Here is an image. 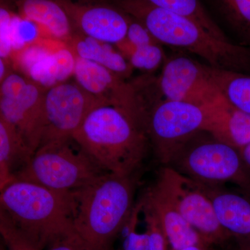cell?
<instances>
[{
    "label": "cell",
    "instance_id": "obj_1",
    "mask_svg": "<svg viewBox=\"0 0 250 250\" xmlns=\"http://www.w3.org/2000/svg\"><path fill=\"white\" fill-rule=\"evenodd\" d=\"M73 139L100 168L123 177L135 176L149 143L142 120L108 105L90 112Z\"/></svg>",
    "mask_w": 250,
    "mask_h": 250
},
{
    "label": "cell",
    "instance_id": "obj_2",
    "mask_svg": "<svg viewBox=\"0 0 250 250\" xmlns=\"http://www.w3.org/2000/svg\"><path fill=\"white\" fill-rule=\"evenodd\" d=\"M136 183L134 176L106 172L72 192L74 229L77 238L88 249H114L136 205Z\"/></svg>",
    "mask_w": 250,
    "mask_h": 250
},
{
    "label": "cell",
    "instance_id": "obj_3",
    "mask_svg": "<svg viewBox=\"0 0 250 250\" xmlns=\"http://www.w3.org/2000/svg\"><path fill=\"white\" fill-rule=\"evenodd\" d=\"M1 211L40 249L78 238L74 229L72 192H59L16 180L1 190Z\"/></svg>",
    "mask_w": 250,
    "mask_h": 250
},
{
    "label": "cell",
    "instance_id": "obj_4",
    "mask_svg": "<svg viewBox=\"0 0 250 250\" xmlns=\"http://www.w3.org/2000/svg\"><path fill=\"white\" fill-rule=\"evenodd\" d=\"M119 5L142 23L156 41L196 54L213 68L250 70V49L218 40L187 18L150 1H124Z\"/></svg>",
    "mask_w": 250,
    "mask_h": 250
},
{
    "label": "cell",
    "instance_id": "obj_5",
    "mask_svg": "<svg viewBox=\"0 0 250 250\" xmlns=\"http://www.w3.org/2000/svg\"><path fill=\"white\" fill-rule=\"evenodd\" d=\"M106 173L70 139L41 146L18 172L16 180L59 192L78 190Z\"/></svg>",
    "mask_w": 250,
    "mask_h": 250
},
{
    "label": "cell",
    "instance_id": "obj_6",
    "mask_svg": "<svg viewBox=\"0 0 250 250\" xmlns=\"http://www.w3.org/2000/svg\"><path fill=\"white\" fill-rule=\"evenodd\" d=\"M200 134L179 148L166 166L201 185L223 187L231 183L244 195H250V179L238 149L210 134L209 138L198 139Z\"/></svg>",
    "mask_w": 250,
    "mask_h": 250
},
{
    "label": "cell",
    "instance_id": "obj_7",
    "mask_svg": "<svg viewBox=\"0 0 250 250\" xmlns=\"http://www.w3.org/2000/svg\"><path fill=\"white\" fill-rule=\"evenodd\" d=\"M214 104L201 106L166 99L149 106L146 130L161 164L167 166L174 153L193 136L211 134Z\"/></svg>",
    "mask_w": 250,
    "mask_h": 250
},
{
    "label": "cell",
    "instance_id": "obj_8",
    "mask_svg": "<svg viewBox=\"0 0 250 250\" xmlns=\"http://www.w3.org/2000/svg\"><path fill=\"white\" fill-rule=\"evenodd\" d=\"M152 188L175 207L208 247L232 238L219 223L211 201L196 182L164 166Z\"/></svg>",
    "mask_w": 250,
    "mask_h": 250
},
{
    "label": "cell",
    "instance_id": "obj_9",
    "mask_svg": "<svg viewBox=\"0 0 250 250\" xmlns=\"http://www.w3.org/2000/svg\"><path fill=\"white\" fill-rule=\"evenodd\" d=\"M106 104L77 82H65L47 90L44 99L43 131L39 147L73 139L90 112Z\"/></svg>",
    "mask_w": 250,
    "mask_h": 250
},
{
    "label": "cell",
    "instance_id": "obj_10",
    "mask_svg": "<svg viewBox=\"0 0 250 250\" xmlns=\"http://www.w3.org/2000/svg\"><path fill=\"white\" fill-rule=\"evenodd\" d=\"M158 83L166 100L208 106L223 98L210 77L208 65L187 57L167 61Z\"/></svg>",
    "mask_w": 250,
    "mask_h": 250
},
{
    "label": "cell",
    "instance_id": "obj_11",
    "mask_svg": "<svg viewBox=\"0 0 250 250\" xmlns=\"http://www.w3.org/2000/svg\"><path fill=\"white\" fill-rule=\"evenodd\" d=\"M74 75L82 88L105 104L144 119L142 93L136 85L126 83L122 77L103 65L77 57Z\"/></svg>",
    "mask_w": 250,
    "mask_h": 250
},
{
    "label": "cell",
    "instance_id": "obj_12",
    "mask_svg": "<svg viewBox=\"0 0 250 250\" xmlns=\"http://www.w3.org/2000/svg\"><path fill=\"white\" fill-rule=\"evenodd\" d=\"M46 91L29 80L17 93L0 98V118L19 131L34 154L42 139Z\"/></svg>",
    "mask_w": 250,
    "mask_h": 250
},
{
    "label": "cell",
    "instance_id": "obj_13",
    "mask_svg": "<svg viewBox=\"0 0 250 250\" xmlns=\"http://www.w3.org/2000/svg\"><path fill=\"white\" fill-rule=\"evenodd\" d=\"M59 3L83 35L110 44L126 39L129 21L120 10L108 5Z\"/></svg>",
    "mask_w": 250,
    "mask_h": 250
},
{
    "label": "cell",
    "instance_id": "obj_14",
    "mask_svg": "<svg viewBox=\"0 0 250 250\" xmlns=\"http://www.w3.org/2000/svg\"><path fill=\"white\" fill-rule=\"evenodd\" d=\"M199 185L211 201L224 229L238 243H250V199L222 187Z\"/></svg>",
    "mask_w": 250,
    "mask_h": 250
},
{
    "label": "cell",
    "instance_id": "obj_15",
    "mask_svg": "<svg viewBox=\"0 0 250 250\" xmlns=\"http://www.w3.org/2000/svg\"><path fill=\"white\" fill-rule=\"evenodd\" d=\"M142 201L159 220L171 250L196 246L208 247L175 207L153 188L143 197Z\"/></svg>",
    "mask_w": 250,
    "mask_h": 250
},
{
    "label": "cell",
    "instance_id": "obj_16",
    "mask_svg": "<svg viewBox=\"0 0 250 250\" xmlns=\"http://www.w3.org/2000/svg\"><path fill=\"white\" fill-rule=\"evenodd\" d=\"M113 250H168L169 245L159 220L142 200L135 205Z\"/></svg>",
    "mask_w": 250,
    "mask_h": 250
},
{
    "label": "cell",
    "instance_id": "obj_17",
    "mask_svg": "<svg viewBox=\"0 0 250 250\" xmlns=\"http://www.w3.org/2000/svg\"><path fill=\"white\" fill-rule=\"evenodd\" d=\"M34 153L13 125L0 118V189L16 180Z\"/></svg>",
    "mask_w": 250,
    "mask_h": 250
},
{
    "label": "cell",
    "instance_id": "obj_18",
    "mask_svg": "<svg viewBox=\"0 0 250 250\" xmlns=\"http://www.w3.org/2000/svg\"><path fill=\"white\" fill-rule=\"evenodd\" d=\"M210 135L239 150L250 144V115L234 107L223 97L214 105Z\"/></svg>",
    "mask_w": 250,
    "mask_h": 250
},
{
    "label": "cell",
    "instance_id": "obj_19",
    "mask_svg": "<svg viewBox=\"0 0 250 250\" xmlns=\"http://www.w3.org/2000/svg\"><path fill=\"white\" fill-rule=\"evenodd\" d=\"M23 18L45 28L56 39L71 40L72 22L59 2L49 0H26L21 3Z\"/></svg>",
    "mask_w": 250,
    "mask_h": 250
},
{
    "label": "cell",
    "instance_id": "obj_20",
    "mask_svg": "<svg viewBox=\"0 0 250 250\" xmlns=\"http://www.w3.org/2000/svg\"><path fill=\"white\" fill-rule=\"evenodd\" d=\"M76 56L71 49L52 50L39 59L26 72L27 77L36 84L48 90L65 83L74 75Z\"/></svg>",
    "mask_w": 250,
    "mask_h": 250
},
{
    "label": "cell",
    "instance_id": "obj_21",
    "mask_svg": "<svg viewBox=\"0 0 250 250\" xmlns=\"http://www.w3.org/2000/svg\"><path fill=\"white\" fill-rule=\"evenodd\" d=\"M70 41L76 57L96 62L121 77L129 73V64L111 44L84 35L73 36Z\"/></svg>",
    "mask_w": 250,
    "mask_h": 250
},
{
    "label": "cell",
    "instance_id": "obj_22",
    "mask_svg": "<svg viewBox=\"0 0 250 250\" xmlns=\"http://www.w3.org/2000/svg\"><path fill=\"white\" fill-rule=\"evenodd\" d=\"M208 70L224 98L234 107L250 115V75L208 65Z\"/></svg>",
    "mask_w": 250,
    "mask_h": 250
},
{
    "label": "cell",
    "instance_id": "obj_23",
    "mask_svg": "<svg viewBox=\"0 0 250 250\" xmlns=\"http://www.w3.org/2000/svg\"><path fill=\"white\" fill-rule=\"evenodd\" d=\"M152 4L164 8L191 21L202 30L218 40L229 42L222 29L213 21L202 6L195 0H150Z\"/></svg>",
    "mask_w": 250,
    "mask_h": 250
},
{
    "label": "cell",
    "instance_id": "obj_24",
    "mask_svg": "<svg viewBox=\"0 0 250 250\" xmlns=\"http://www.w3.org/2000/svg\"><path fill=\"white\" fill-rule=\"evenodd\" d=\"M214 4L230 25L250 41V0H221Z\"/></svg>",
    "mask_w": 250,
    "mask_h": 250
},
{
    "label": "cell",
    "instance_id": "obj_25",
    "mask_svg": "<svg viewBox=\"0 0 250 250\" xmlns=\"http://www.w3.org/2000/svg\"><path fill=\"white\" fill-rule=\"evenodd\" d=\"M39 35V26L24 18L13 15L11 23V40L13 51H20L35 43Z\"/></svg>",
    "mask_w": 250,
    "mask_h": 250
},
{
    "label": "cell",
    "instance_id": "obj_26",
    "mask_svg": "<svg viewBox=\"0 0 250 250\" xmlns=\"http://www.w3.org/2000/svg\"><path fill=\"white\" fill-rule=\"evenodd\" d=\"M162 60V49L156 43L136 47L130 57L132 66L146 70H154L160 65Z\"/></svg>",
    "mask_w": 250,
    "mask_h": 250
},
{
    "label": "cell",
    "instance_id": "obj_27",
    "mask_svg": "<svg viewBox=\"0 0 250 250\" xmlns=\"http://www.w3.org/2000/svg\"><path fill=\"white\" fill-rule=\"evenodd\" d=\"M12 16L5 8L0 9V57L4 60L13 51L11 40Z\"/></svg>",
    "mask_w": 250,
    "mask_h": 250
},
{
    "label": "cell",
    "instance_id": "obj_28",
    "mask_svg": "<svg viewBox=\"0 0 250 250\" xmlns=\"http://www.w3.org/2000/svg\"><path fill=\"white\" fill-rule=\"evenodd\" d=\"M126 39L134 46L135 48L149 44L156 43L154 41H157L147 30V28L139 21H129Z\"/></svg>",
    "mask_w": 250,
    "mask_h": 250
},
{
    "label": "cell",
    "instance_id": "obj_29",
    "mask_svg": "<svg viewBox=\"0 0 250 250\" xmlns=\"http://www.w3.org/2000/svg\"><path fill=\"white\" fill-rule=\"evenodd\" d=\"M45 250H90L79 238H67L55 242Z\"/></svg>",
    "mask_w": 250,
    "mask_h": 250
},
{
    "label": "cell",
    "instance_id": "obj_30",
    "mask_svg": "<svg viewBox=\"0 0 250 250\" xmlns=\"http://www.w3.org/2000/svg\"><path fill=\"white\" fill-rule=\"evenodd\" d=\"M238 151H239L240 155H241L243 167H244L245 170H246V173L250 179V144L241 148Z\"/></svg>",
    "mask_w": 250,
    "mask_h": 250
},
{
    "label": "cell",
    "instance_id": "obj_31",
    "mask_svg": "<svg viewBox=\"0 0 250 250\" xmlns=\"http://www.w3.org/2000/svg\"><path fill=\"white\" fill-rule=\"evenodd\" d=\"M6 70L4 60L1 59H0V80L1 82L6 77Z\"/></svg>",
    "mask_w": 250,
    "mask_h": 250
},
{
    "label": "cell",
    "instance_id": "obj_32",
    "mask_svg": "<svg viewBox=\"0 0 250 250\" xmlns=\"http://www.w3.org/2000/svg\"><path fill=\"white\" fill-rule=\"evenodd\" d=\"M208 247L205 246H196L188 247V248H184V249L180 250H208Z\"/></svg>",
    "mask_w": 250,
    "mask_h": 250
},
{
    "label": "cell",
    "instance_id": "obj_33",
    "mask_svg": "<svg viewBox=\"0 0 250 250\" xmlns=\"http://www.w3.org/2000/svg\"><path fill=\"white\" fill-rule=\"evenodd\" d=\"M238 248L237 250H250V243H238Z\"/></svg>",
    "mask_w": 250,
    "mask_h": 250
},
{
    "label": "cell",
    "instance_id": "obj_34",
    "mask_svg": "<svg viewBox=\"0 0 250 250\" xmlns=\"http://www.w3.org/2000/svg\"><path fill=\"white\" fill-rule=\"evenodd\" d=\"M248 197V198L250 199V195H248V196H247Z\"/></svg>",
    "mask_w": 250,
    "mask_h": 250
},
{
    "label": "cell",
    "instance_id": "obj_35",
    "mask_svg": "<svg viewBox=\"0 0 250 250\" xmlns=\"http://www.w3.org/2000/svg\"><path fill=\"white\" fill-rule=\"evenodd\" d=\"M1 250H5L4 249H1Z\"/></svg>",
    "mask_w": 250,
    "mask_h": 250
}]
</instances>
